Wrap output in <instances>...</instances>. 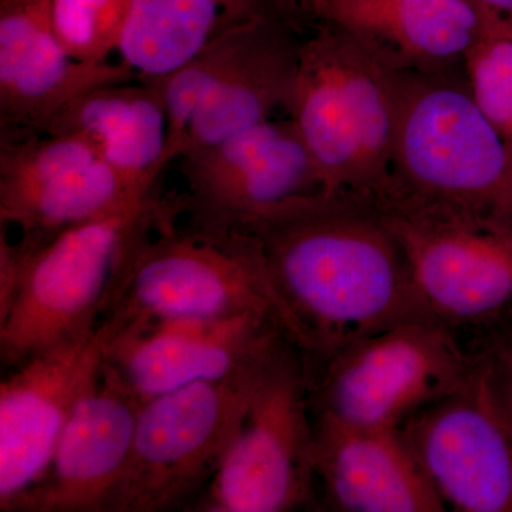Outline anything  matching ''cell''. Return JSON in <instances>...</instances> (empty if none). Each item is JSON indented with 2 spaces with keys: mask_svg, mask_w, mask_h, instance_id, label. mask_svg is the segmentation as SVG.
<instances>
[{
  "mask_svg": "<svg viewBox=\"0 0 512 512\" xmlns=\"http://www.w3.org/2000/svg\"><path fill=\"white\" fill-rule=\"evenodd\" d=\"M247 231L261 244L308 367L363 336L434 320L375 198L320 191L279 205Z\"/></svg>",
  "mask_w": 512,
  "mask_h": 512,
  "instance_id": "obj_1",
  "label": "cell"
},
{
  "mask_svg": "<svg viewBox=\"0 0 512 512\" xmlns=\"http://www.w3.org/2000/svg\"><path fill=\"white\" fill-rule=\"evenodd\" d=\"M183 215L180 195L157 190L119 211L20 251L0 239V363L3 372L96 328L113 308L148 239Z\"/></svg>",
  "mask_w": 512,
  "mask_h": 512,
  "instance_id": "obj_2",
  "label": "cell"
},
{
  "mask_svg": "<svg viewBox=\"0 0 512 512\" xmlns=\"http://www.w3.org/2000/svg\"><path fill=\"white\" fill-rule=\"evenodd\" d=\"M397 89L392 183L382 198L512 231V148L466 72L397 74Z\"/></svg>",
  "mask_w": 512,
  "mask_h": 512,
  "instance_id": "obj_3",
  "label": "cell"
},
{
  "mask_svg": "<svg viewBox=\"0 0 512 512\" xmlns=\"http://www.w3.org/2000/svg\"><path fill=\"white\" fill-rule=\"evenodd\" d=\"M399 89L355 37L316 22L303 40L289 117L329 192L382 198L392 183Z\"/></svg>",
  "mask_w": 512,
  "mask_h": 512,
  "instance_id": "obj_4",
  "label": "cell"
},
{
  "mask_svg": "<svg viewBox=\"0 0 512 512\" xmlns=\"http://www.w3.org/2000/svg\"><path fill=\"white\" fill-rule=\"evenodd\" d=\"M313 25L261 19L225 33L190 62L151 79L167 110L168 164L289 113L303 40Z\"/></svg>",
  "mask_w": 512,
  "mask_h": 512,
  "instance_id": "obj_5",
  "label": "cell"
},
{
  "mask_svg": "<svg viewBox=\"0 0 512 512\" xmlns=\"http://www.w3.org/2000/svg\"><path fill=\"white\" fill-rule=\"evenodd\" d=\"M474 362V350L436 320L363 336L306 366L312 416L353 429L402 430L414 414L463 384Z\"/></svg>",
  "mask_w": 512,
  "mask_h": 512,
  "instance_id": "obj_6",
  "label": "cell"
},
{
  "mask_svg": "<svg viewBox=\"0 0 512 512\" xmlns=\"http://www.w3.org/2000/svg\"><path fill=\"white\" fill-rule=\"evenodd\" d=\"M276 346L242 372L141 404L126 468L104 512L190 511L221 467Z\"/></svg>",
  "mask_w": 512,
  "mask_h": 512,
  "instance_id": "obj_7",
  "label": "cell"
},
{
  "mask_svg": "<svg viewBox=\"0 0 512 512\" xmlns=\"http://www.w3.org/2000/svg\"><path fill=\"white\" fill-rule=\"evenodd\" d=\"M316 487L308 367L285 338L258 377L221 467L190 511L302 510L313 504Z\"/></svg>",
  "mask_w": 512,
  "mask_h": 512,
  "instance_id": "obj_8",
  "label": "cell"
},
{
  "mask_svg": "<svg viewBox=\"0 0 512 512\" xmlns=\"http://www.w3.org/2000/svg\"><path fill=\"white\" fill-rule=\"evenodd\" d=\"M242 313H274L289 335L255 235L210 237L173 224L148 239L103 320L116 333L161 320Z\"/></svg>",
  "mask_w": 512,
  "mask_h": 512,
  "instance_id": "obj_9",
  "label": "cell"
},
{
  "mask_svg": "<svg viewBox=\"0 0 512 512\" xmlns=\"http://www.w3.org/2000/svg\"><path fill=\"white\" fill-rule=\"evenodd\" d=\"M121 177L82 137L0 128V224L30 251L157 190Z\"/></svg>",
  "mask_w": 512,
  "mask_h": 512,
  "instance_id": "obj_10",
  "label": "cell"
},
{
  "mask_svg": "<svg viewBox=\"0 0 512 512\" xmlns=\"http://www.w3.org/2000/svg\"><path fill=\"white\" fill-rule=\"evenodd\" d=\"M431 318L488 322L512 303V231L400 198L376 200Z\"/></svg>",
  "mask_w": 512,
  "mask_h": 512,
  "instance_id": "obj_11",
  "label": "cell"
},
{
  "mask_svg": "<svg viewBox=\"0 0 512 512\" xmlns=\"http://www.w3.org/2000/svg\"><path fill=\"white\" fill-rule=\"evenodd\" d=\"M177 163L184 228L210 237L247 231L279 205L325 191L291 117L262 121Z\"/></svg>",
  "mask_w": 512,
  "mask_h": 512,
  "instance_id": "obj_12",
  "label": "cell"
},
{
  "mask_svg": "<svg viewBox=\"0 0 512 512\" xmlns=\"http://www.w3.org/2000/svg\"><path fill=\"white\" fill-rule=\"evenodd\" d=\"M470 375L404 424V440L446 507L512 512V420L490 363L474 348Z\"/></svg>",
  "mask_w": 512,
  "mask_h": 512,
  "instance_id": "obj_13",
  "label": "cell"
},
{
  "mask_svg": "<svg viewBox=\"0 0 512 512\" xmlns=\"http://www.w3.org/2000/svg\"><path fill=\"white\" fill-rule=\"evenodd\" d=\"M106 323L30 356L0 383V511L45 474L74 407L103 365Z\"/></svg>",
  "mask_w": 512,
  "mask_h": 512,
  "instance_id": "obj_14",
  "label": "cell"
},
{
  "mask_svg": "<svg viewBox=\"0 0 512 512\" xmlns=\"http://www.w3.org/2000/svg\"><path fill=\"white\" fill-rule=\"evenodd\" d=\"M107 332L104 363L141 403L242 372L289 338L274 313L161 320L116 333L107 328Z\"/></svg>",
  "mask_w": 512,
  "mask_h": 512,
  "instance_id": "obj_15",
  "label": "cell"
},
{
  "mask_svg": "<svg viewBox=\"0 0 512 512\" xmlns=\"http://www.w3.org/2000/svg\"><path fill=\"white\" fill-rule=\"evenodd\" d=\"M109 365L84 390L49 467L6 512H104L130 456L141 407Z\"/></svg>",
  "mask_w": 512,
  "mask_h": 512,
  "instance_id": "obj_16",
  "label": "cell"
},
{
  "mask_svg": "<svg viewBox=\"0 0 512 512\" xmlns=\"http://www.w3.org/2000/svg\"><path fill=\"white\" fill-rule=\"evenodd\" d=\"M134 79L121 60L92 64L67 55L53 30L49 0H0V128L45 133L80 94Z\"/></svg>",
  "mask_w": 512,
  "mask_h": 512,
  "instance_id": "obj_17",
  "label": "cell"
},
{
  "mask_svg": "<svg viewBox=\"0 0 512 512\" xmlns=\"http://www.w3.org/2000/svg\"><path fill=\"white\" fill-rule=\"evenodd\" d=\"M309 13L397 74L466 72L467 57L490 35L467 0H311Z\"/></svg>",
  "mask_w": 512,
  "mask_h": 512,
  "instance_id": "obj_18",
  "label": "cell"
},
{
  "mask_svg": "<svg viewBox=\"0 0 512 512\" xmlns=\"http://www.w3.org/2000/svg\"><path fill=\"white\" fill-rule=\"evenodd\" d=\"M316 485L339 512H441L446 505L402 431L360 430L313 417Z\"/></svg>",
  "mask_w": 512,
  "mask_h": 512,
  "instance_id": "obj_19",
  "label": "cell"
},
{
  "mask_svg": "<svg viewBox=\"0 0 512 512\" xmlns=\"http://www.w3.org/2000/svg\"><path fill=\"white\" fill-rule=\"evenodd\" d=\"M261 19L315 25L303 0H128L117 55L138 79H158L225 33Z\"/></svg>",
  "mask_w": 512,
  "mask_h": 512,
  "instance_id": "obj_20",
  "label": "cell"
},
{
  "mask_svg": "<svg viewBox=\"0 0 512 512\" xmlns=\"http://www.w3.org/2000/svg\"><path fill=\"white\" fill-rule=\"evenodd\" d=\"M45 133L82 137L121 177L156 185L167 167L168 124L163 96L150 80L103 84L80 94Z\"/></svg>",
  "mask_w": 512,
  "mask_h": 512,
  "instance_id": "obj_21",
  "label": "cell"
},
{
  "mask_svg": "<svg viewBox=\"0 0 512 512\" xmlns=\"http://www.w3.org/2000/svg\"><path fill=\"white\" fill-rule=\"evenodd\" d=\"M60 45L77 62H110L126 25L128 0H49Z\"/></svg>",
  "mask_w": 512,
  "mask_h": 512,
  "instance_id": "obj_22",
  "label": "cell"
},
{
  "mask_svg": "<svg viewBox=\"0 0 512 512\" xmlns=\"http://www.w3.org/2000/svg\"><path fill=\"white\" fill-rule=\"evenodd\" d=\"M466 76L481 109L512 148V40L484 37L467 57Z\"/></svg>",
  "mask_w": 512,
  "mask_h": 512,
  "instance_id": "obj_23",
  "label": "cell"
},
{
  "mask_svg": "<svg viewBox=\"0 0 512 512\" xmlns=\"http://www.w3.org/2000/svg\"><path fill=\"white\" fill-rule=\"evenodd\" d=\"M477 348L490 363L495 390L512 420V325L494 329Z\"/></svg>",
  "mask_w": 512,
  "mask_h": 512,
  "instance_id": "obj_24",
  "label": "cell"
},
{
  "mask_svg": "<svg viewBox=\"0 0 512 512\" xmlns=\"http://www.w3.org/2000/svg\"><path fill=\"white\" fill-rule=\"evenodd\" d=\"M493 36L512 40V0H467Z\"/></svg>",
  "mask_w": 512,
  "mask_h": 512,
  "instance_id": "obj_25",
  "label": "cell"
},
{
  "mask_svg": "<svg viewBox=\"0 0 512 512\" xmlns=\"http://www.w3.org/2000/svg\"><path fill=\"white\" fill-rule=\"evenodd\" d=\"M303 3H305L306 9H308L309 12V3H311V0H303Z\"/></svg>",
  "mask_w": 512,
  "mask_h": 512,
  "instance_id": "obj_26",
  "label": "cell"
}]
</instances>
